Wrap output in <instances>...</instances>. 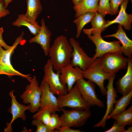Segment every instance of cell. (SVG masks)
<instances>
[{"mask_svg":"<svg viewBox=\"0 0 132 132\" xmlns=\"http://www.w3.org/2000/svg\"><path fill=\"white\" fill-rule=\"evenodd\" d=\"M72 47L66 37H57L50 46L48 55L54 70L60 72L62 67L69 64L72 58Z\"/></svg>","mask_w":132,"mask_h":132,"instance_id":"cell-1","label":"cell"},{"mask_svg":"<svg viewBox=\"0 0 132 132\" xmlns=\"http://www.w3.org/2000/svg\"><path fill=\"white\" fill-rule=\"evenodd\" d=\"M24 34L23 31L21 35L16 39L10 49H4L0 44V75H6L9 77L13 76H19L26 79L29 81L32 78L31 75L23 74L15 69L11 61V56L23 39Z\"/></svg>","mask_w":132,"mask_h":132,"instance_id":"cell-2","label":"cell"},{"mask_svg":"<svg viewBox=\"0 0 132 132\" xmlns=\"http://www.w3.org/2000/svg\"><path fill=\"white\" fill-rule=\"evenodd\" d=\"M99 58L100 65L102 70L111 74H115L127 66V57H125L122 53L119 52L107 53Z\"/></svg>","mask_w":132,"mask_h":132,"instance_id":"cell-3","label":"cell"},{"mask_svg":"<svg viewBox=\"0 0 132 132\" xmlns=\"http://www.w3.org/2000/svg\"><path fill=\"white\" fill-rule=\"evenodd\" d=\"M102 31L99 30L91 35H88V38L95 44V53L93 57L94 60L104 54L110 52H119L122 53L121 44L119 41L108 42L104 40L101 36Z\"/></svg>","mask_w":132,"mask_h":132,"instance_id":"cell-4","label":"cell"},{"mask_svg":"<svg viewBox=\"0 0 132 132\" xmlns=\"http://www.w3.org/2000/svg\"><path fill=\"white\" fill-rule=\"evenodd\" d=\"M57 98L60 109L67 107L73 109L88 110L91 107L83 98L76 84L68 93L57 96Z\"/></svg>","mask_w":132,"mask_h":132,"instance_id":"cell-5","label":"cell"},{"mask_svg":"<svg viewBox=\"0 0 132 132\" xmlns=\"http://www.w3.org/2000/svg\"><path fill=\"white\" fill-rule=\"evenodd\" d=\"M63 112L60 117L62 126L79 127L83 126L90 117L91 112L89 109H73L66 110L60 109Z\"/></svg>","mask_w":132,"mask_h":132,"instance_id":"cell-6","label":"cell"},{"mask_svg":"<svg viewBox=\"0 0 132 132\" xmlns=\"http://www.w3.org/2000/svg\"><path fill=\"white\" fill-rule=\"evenodd\" d=\"M53 66L50 59H48L44 66V75L42 80L48 85L50 91L57 96L66 94L68 92L66 85L63 84L59 78L60 72L55 73Z\"/></svg>","mask_w":132,"mask_h":132,"instance_id":"cell-7","label":"cell"},{"mask_svg":"<svg viewBox=\"0 0 132 132\" xmlns=\"http://www.w3.org/2000/svg\"><path fill=\"white\" fill-rule=\"evenodd\" d=\"M25 90L20 96L25 104H30V111L34 113L39 110L40 105L42 91L36 77L34 76L29 81Z\"/></svg>","mask_w":132,"mask_h":132,"instance_id":"cell-8","label":"cell"},{"mask_svg":"<svg viewBox=\"0 0 132 132\" xmlns=\"http://www.w3.org/2000/svg\"><path fill=\"white\" fill-rule=\"evenodd\" d=\"M114 75L105 72L102 70L100 65L99 58H96L83 73L84 78L97 84L103 96L106 95L107 93V89L104 85L105 81Z\"/></svg>","mask_w":132,"mask_h":132,"instance_id":"cell-9","label":"cell"},{"mask_svg":"<svg viewBox=\"0 0 132 132\" xmlns=\"http://www.w3.org/2000/svg\"><path fill=\"white\" fill-rule=\"evenodd\" d=\"M76 83L82 97L87 103L91 106L100 108L104 106V102L98 98L96 94L94 83L88 80L86 81L84 78L78 80Z\"/></svg>","mask_w":132,"mask_h":132,"instance_id":"cell-10","label":"cell"},{"mask_svg":"<svg viewBox=\"0 0 132 132\" xmlns=\"http://www.w3.org/2000/svg\"><path fill=\"white\" fill-rule=\"evenodd\" d=\"M69 41L73 49L70 64L73 67L78 66L84 71L95 60L87 55L79 43L74 38H70Z\"/></svg>","mask_w":132,"mask_h":132,"instance_id":"cell-11","label":"cell"},{"mask_svg":"<svg viewBox=\"0 0 132 132\" xmlns=\"http://www.w3.org/2000/svg\"><path fill=\"white\" fill-rule=\"evenodd\" d=\"M83 71L79 67H73L70 64L61 68L60 79L63 84L66 85L68 92L72 89L77 81L84 78Z\"/></svg>","mask_w":132,"mask_h":132,"instance_id":"cell-12","label":"cell"},{"mask_svg":"<svg viewBox=\"0 0 132 132\" xmlns=\"http://www.w3.org/2000/svg\"><path fill=\"white\" fill-rule=\"evenodd\" d=\"M116 75L111 76L108 79L109 82L106 87L107 89V108L105 113L101 119L97 123L95 124L94 127H106L107 118L113 110L114 105L116 103V98L118 97L117 91L114 88L113 84Z\"/></svg>","mask_w":132,"mask_h":132,"instance_id":"cell-13","label":"cell"},{"mask_svg":"<svg viewBox=\"0 0 132 132\" xmlns=\"http://www.w3.org/2000/svg\"><path fill=\"white\" fill-rule=\"evenodd\" d=\"M42 91L39 110L46 108L51 113L61 111L57 98L50 90L48 84L42 80L40 86Z\"/></svg>","mask_w":132,"mask_h":132,"instance_id":"cell-14","label":"cell"},{"mask_svg":"<svg viewBox=\"0 0 132 132\" xmlns=\"http://www.w3.org/2000/svg\"><path fill=\"white\" fill-rule=\"evenodd\" d=\"M14 90H11L9 94L11 98L10 107L9 108L8 112L12 115V118L11 122L7 125L5 129V132H10L11 131L12 124L14 120L18 118H20L23 120H25L26 119L25 111L30 110L31 109L30 104L28 106L19 103L16 100L15 96L14 94Z\"/></svg>","mask_w":132,"mask_h":132,"instance_id":"cell-15","label":"cell"},{"mask_svg":"<svg viewBox=\"0 0 132 132\" xmlns=\"http://www.w3.org/2000/svg\"><path fill=\"white\" fill-rule=\"evenodd\" d=\"M41 28L38 33L33 37L31 38L30 43H36L40 44L45 55H48L50 47V44L52 33L46 27L45 21L43 18L41 21Z\"/></svg>","mask_w":132,"mask_h":132,"instance_id":"cell-16","label":"cell"},{"mask_svg":"<svg viewBox=\"0 0 132 132\" xmlns=\"http://www.w3.org/2000/svg\"><path fill=\"white\" fill-rule=\"evenodd\" d=\"M129 0H124L120 5V9L119 14L116 18L110 21H107L106 24L103 28L104 31L109 26L114 23H118L126 30L131 29L132 22V14H128L126 12V9Z\"/></svg>","mask_w":132,"mask_h":132,"instance_id":"cell-17","label":"cell"},{"mask_svg":"<svg viewBox=\"0 0 132 132\" xmlns=\"http://www.w3.org/2000/svg\"><path fill=\"white\" fill-rule=\"evenodd\" d=\"M127 70L125 74L116 82L117 90L122 95L132 90V56L127 57Z\"/></svg>","mask_w":132,"mask_h":132,"instance_id":"cell-18","label":"cell"},{"mask_svg":"<svg viewBox=\"0 0 132 132\" xmlns=\"http://www.w3.org/2000/svg\"><path fill=\"white\" fill-rule=\"evenodd\" d=\"M103 37H114L117 38L122 45V54L127 57L132 55V40L128 37L121 25H118V29L115 33L105 35Z\"/></svg>","mask_w":132,"mask_h":132,"instance_id":"cell-19","label":"cell"},{"mask_svg":"<svg viewBox=\"0 0 132 132\" xmlns=\"http://www.w3.org/2000/svg\"><path fill=\"white\" fill-rule=\"evenodd\" d=\"M99 0H82L78 5H74L75 12V17L77 18L83 14L97 11Z\"/></svg>","mask_w":132,"mask_h":132,"instance_id":"cell-20","label":"cell"},{"mask_svg":"<svg viewBox=\"0 0 132 132\" xmlns=\"http://www.w3.org/2000/svg\"><path fill=\"white\" fill-rule=\"evenodd\" d=\"M12 25L14 26L18 27L22 26H26L31 33L34 35L38 33L41 28V26L37 22L31 20L23 14L18 15V18L12 23Z\"/></svg>","mask_w":132,"mask_h":132,"instance_id":"cell-21","label":"cell"},{"mask_svg":"<svg viewBox=\"0 0 132 132\" xmlns=\"http://www.w3.org/2000/svg\"><path fill=\"white\" fill-rule=\"evenodd\" d=\"M132 97V90L123 95L122 97L117 101L115 104L113 109L107 118V120L111 118L113 116L123 112L131 101Z\"/></svg>","mask_w":132,"mask_h":132,"instance_id":"cell-22","label":"cell"},{"mask_svg":"<svg viewBox=\"0 0 132 132\" xmlns=\"http://www.w3.org/2000/svg\"><path fill=\"white\" fill-rule=\"evenodd\" d=\"M27 10L25 15L31 20L36 21L42 10L40 0H26Z\"/></svg>","mask_w":132,"mask_h":132,"instance_id":"cell-23","label":"cell"},{"mask_svg":"<svg viewBox=\"0 0 132 132\" xmlns=\"http://www.w3.org/2000/svg\"><path fill=\"white\" fill-rule=\"evenodd\" d=\"M92 28L89 29H84L83 31L87 35H91L93 33L99 30L104 31L103 28L107 23L104 17L97 11L91 21Z\"/></svg>","mask_w":132,"mask_h":132,"instance_id":"cell-24","label":"cell"},{"mask_svg":"<svg viewBox=\"0 0 132 132\" xmlns=\"http://www.w3.org/2000/svg\"><path fill=\"white\" fill-rule=\"evenodd\" d=\"M95 12L86 13L78 16L73 22L76 25L77 33L76 37L78 38L85 26L91 22L94 17Z\"/></svg>","mask_w":132,"mask_h":132,"instance_id":"cell-25","label":"cell"},{"mask_svg":"<svg viewBox=\"0 0 132 132\" xmlns=\"http://www.w3.org/2000/svg\"><path fill=\"white\" fill-rule=\"evenodd\" d=\"M111 118L120 125L131 126L132 124V106L122 112L113 116Z\"/></svg>","mask_w":132,"mask_h":132,"instance_id":"cell-26","label":"cell"},{"mask_svg":"<svg viewBox=\"0 0 132 132\" xmlns=\"http://www.w3.org/2000/svg\"><path fill=\"white\" fill-rule=\"evenodd\" d=\"M51 114V113L48 109L44 108L39 110L32 118L33 119L41 121L49 126Z\"/></svg>","mask_w":132,"mask_h":132,"instance_id":"cell-27","label":"cell"},{"mask_svg":"<svg viewBox=\"0 0 132 132\" xmlns=\"http://www.w3.org/2000/svg\"><path fill=\"white\" fill-rule=\"evenodd\" d=\"M97 12L104 17L107 14L113 15L110 0H99Z\"/></svg>","mask_w":132,"mask_h":132,"instance_id":"cell-28","label":"cell"},{"mask_svg":"<svg viewBox=\"0 0 132 132\" xmlns=\"http://www.w3.org/2000/svg\"><path fill=\"white\" fill-rule=\"evenodd\" d=\"M49 126L52 132H54L56 128L61 127L60 117L56 112L51 113Z\"/></svg>","mask_w":132,"mask_h":132,"instance_id":"cell-29","label":"cell"},{"mask_svg":"<svg viewBox=\"0 0 132 132\" xmlns=\"http://www.w3.org/2000/svg\"><path fill=\"white\" fill-rule=\"evenodd\" d=\"M32 124L37 127L36 132H52L49 126L41 121L34 119Z\"/></svg>","mask_w":132,"mask_h":132,"instance_id":"cell-30","label":"cell"},{"mask_svg":"<svg viewBox=\"0 0 132 132\" xmlns=\"http://www.w3.org/2000/svg\"><path fill=\"white\" fill-rule=\"evenodd\" d=\"M125 126L120 125L115 121L112 127L104 132H124L126 130Z\"/></svg>","mask_w":132,"mask_h":132,"instance_id":"cell-31","label":"cell"},{"mask_svg":"<svg viewBox=\"0 0 132 132\" xmlns=\"http://www.w3.org/2000/svg\"><path fill=\"white\" fill-rule=\"evenodd\" d=\"M124 0H110V4L113 15L116 14L119 11V7Z\"/></svg>","mask_w":132,"mask_h":132,"instance_id":"cell-32","label":"cell"},{"mask_svg":"<svg viewBox=\"0 0 132 132\" xmlns=\"http://www.w3.org/2000/svg\"><path fill=\"white\" fill-rule=\"evenodd\" d=\"M10 13L9 11L5 6L3 0H0V20L1 18L5 17Z\"/></svg>","mask_w":132,"mask_h":132,"instance_id":"cell-33","label":"cell"},{"mask_svg":"<svg viewBox=\"0 0 132 132\" xmlns=\"http://www.w3.org/2000/svg\"><path fill=\"white\" fill-rule=\"evenodd\" d=\"M54 132H81L80 130L72 129L70 127L66 126H61L56 128Z\"/></svg>","mask_w":132,"mask_h":132,"instance_id":"cell-34","label":"cell"},{"mask_svg":"<svg viewBox=\"0 0 132 132\" xmlns=\"http://www.w3.org/2000/svg\"><path fill=\"white\" fill-rule=\"evenodd\" d=\"M4 32L3 28L2 27H0V44L5 49H10L11 46L8 45L4 42L2 37V34Z\"/></svg>","mask_w":132,"mask_h":132,"instance_id":"cell-35","label":"cell"},{"mask_svg":"<svg viewBox=\"0 0 132 132\" xmlns=\"http://www.w3.org/2000/svg\"><path fill=\"white\" fill-rule=\"evenodd\" d=\"M5 4V6L7 8L9 4L11 3L13 0H3Z\"/></svg>","mask_w":132,"mask_h":132,"instance_id":"cell-36","label":"cell"},{"mask_svg":"<svg viewBox=\"0 0 132 132\" xmlns=\"http://www.w3.org/2000/svg\"><path fill=\"white\" fill-rule=\"evenodd\" d=\"M72 1L74 5H76L79 4L82 0H72Z\"/></svg>","mask_w":132,"mask_h":132,"instance_id":"cell-37","label":"cell"},{"mask_svg":"<svg viewBox=\"0 0 132 132\" xmlns=\"http://www.w3.org/2000/svg\"><path fill=\"white\" fill-rule=\"evenodd\" d=\"M132 132V126L129 127L127 130H125L124 132Z\"/></svg>","mask_w":132,"mask_h":132,"instance_id":"cell-38","label":"cell"},{"mask_svg":"<svg viewBox=\"0 0 132 132\" xmlns=\"http://www.w3.org/2000/svg\"><path fill=\"white\" fill-rule=\"evenodd\" d=\"M131 1V3H132V0H130Z\"/></svg>","mask_w":132,"mask_h":132,"instance_id":"cell-39","label":"cell"}]
</instances>
